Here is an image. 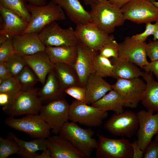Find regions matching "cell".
I'll return each mask as SVG.
<instances>
[{
  "mask_svg": "<svg viewBox=\"0 0 158 158\" xmlns=\"http://www.w3.org/2000/svg\"><path fill=\"white\" fill-rule=\"evenodd\" d=\"M22 57L37 75L39 82L44 85L48 74L54 69L55 65L48 54L45 51H41Z\"/></svg>",
  "mask_w": 158,
  "mask_h": 158,
  "instance_id": "20",
  "label": "cell"
},
{
  "mask_svg": "<svg viewBox=\"0 0 158 158\" xmlns=\"http://www.w3.org/2000/svg\"><path fill=\"white\" fill-rule=\"evenodd\" d=\"M66 93L61 87L53 70L48 74L42 87L38 88L37 97L43 105L65 99Z\"/></svg>",
  "mask_w": 158,
  "mask_h": 158,
  "instance_id": "21",
  "label": "cell"
},
{
  "mask_svg": "<svg viewBox=\"0 0 158 158\" xmlns=\"http://www.w3.org/2000/svg\"><path fill=\"white\" fill-rule=\"evenodd\" d=\"M0 44L8 38L23 34L29 23L14 11L0 6Z\"/></svg>",
  "mask_w": 158,
  "mask_h": 158,
  "instance_id": "14",
  "label": "cell"
},
{
  "mask_svg": "<svg viewBox=\"0 0 158 158\" xmlns=\"http://www.w3.org/2000/svg\"><path fill=\"white\" fill-rule=\"evenodd\" d=\"M119 44L118 57L134 63L142 69L144 65L149 63L145 42H139L128 36Z\"/></svg>",
  "mask_w": 158,
  "mask_h": 158,
  "instance_id": "16",
  "label": "cell"
},
{
  "mask_svg": "<svg viewBox=\"0 0 158 158\" xmlns=\"http://www.w3.org/2000/svg\"><path fill=\"white\" fill-rule=\"evenodd\" d=\"M104 127L114 135L130 138L135 134L139 127L137 113L130 110L115 113L106 122Z\"/></svg>",
  "mask_w": 158,
  "mask_h": 158,
  "instance_id": "10",
  "label": "cell"
},
{
  "mask_svg": "<svg viewBox=\"0 0 158 158\" xmlns=\"http://www.w3.org/2000/svg\"><path fill=\"white\" fill-rule=\"evenodd\" d=\"M75 30L78 40L96 51H99L105 44L114 39L113 35L102 31L92 22L77 25Z\"/></svg>",
  "mask_w": 158,
  "mask_h": 158,
  "instance_id": "13",
  "label": "cell"
},
{
  "mask_svg": "<svg viewBox=\"0 0 158 158\" xmlns=\"http://www.w3.org/2000/svg\"><path fill=\"white\" fill-rule=\"evenodd\" d=\"M38 35L45 47L74 46L79 42L75 30L73 28H63L56 21L52 22L46 25Z\"/></svg>",
  "mask_w": 158,
  "mask_h": 158,
  "instance_id": "6",
  "label": "cell"
},
{
  "mask_svg": "<svg viewBox=\"0 0 158 158\" xmlns=\"http://www.w3.org/2000/svg\"><path fill=\"white\" fill-rule=\"evenodd\" d=\"M53 70L64 91L71 87L81 86L78 76L73 66L58 63H55Z\"/></svg>",
  "mask_w": 158,
  "mask_h": 158,
  "instance_id": "28",
  "label": "cell"
},
{
  "mask_svg": "<svg viewBox=\"0 0 158 158\" xmlns=\"http://www.w3.org/2000/svg\"><path fill=\"white\" fill-rule=\"evenodd\" d=\"M90 7L91 22L106 33L113 32L116 27L123 25L126 20L121 8L108 1Z\"/></svg>",
  "mask_w": 158,
  "mask_h": 158,
  "instance_id": "2",
  "label": "cell"
},
{
  "mask_svg": "<svg viewBox=\"0 0 158 158\" xmlns=\"http://www.w3.org/2000/svg\"><path fill=\"white\" fill-rule=\"evenodd\" d=\"M133 151V158H142L144 157L145 152L142 150L138 145L136 141L131 143Z\"/></svg>",
  "mask_w": 158,
  "mask_h": 158,
  "instance_id": "45",
  "label": "cell"
},
{
  "mask_svg": "<svg viewBox=\"0 0 158 158\" xmlns=\"http://www.w3.org/2000/svg\"><path fill=\"white\" fill-rule=\"evenodd\" d=\"M112 89L118 92L125 101V107L135 108L141 101L145 93L147 85L141 78L118 79L111 85Z\"/></svg>",
  "mask_w": 158,
  "mask_h": 158,
  "instance_id": "12",
  "label": "cell"
},
{
  "mask_svg": "<svg viewBox=\"0 0 158 158\" xmlns=\"http://www.w3.org/2000/svg\"><path fill=\"white\" fill-rule=\"evenodd\" d=\"M144 158H158V140L155 139L149 143L144 154Z\"/></svg>",
  "mask_w": 158,
  "mask_h": 158,
  "instance_id": "41",
  "label": "cell"
},
{
  "mask_svg": "<svg viewBox=\"0 0 158 158\" xmlns=\"http://www.w3.org/2000/svg\"><path fill=\"white\" fill-rule=\"evenodd\" d=\"M147 0L149 1L152 2H153L155 1V0Z\"/></svg>",
  "mask_w": 158,
  "mask_h": 158,
  "instance_id": "53",
  "label": "cell"
},
{
  "mask_svg": "<svg viewBox=\"0 0 158 158\" xmlns=\"http://www.w3.org/2000/svg\"><path fill=\"white\" fill-rule=\"evenodd\" d=\"M111 60L114 66L112 77L117 80L142 76L143 72L134 63L118 57Z\"/></svg>",
  "mask_w": 158,
  "mask_h": 158,
  "instance_id": "25",
  "label": "cell"
},
{
  "mask_svg": "<svg viewBox=\"0 0 158 158\" xmlns=\"http://www.w3.org/2000/svg\"><path fill=\"white\" fill-rule=\"evenodd\" d=\"M94 132L91 128H81L76 123H66L61 129L59 134L69 141L78 150L88 158L96 149L98 141L93 138Z\"/></svg>",
  "mask_w": 158,
  "mask_h": 158,
  "instance_id": "3",
  "label": "cell"
},
{
  "mask_svg": "<svg viewBox=\"0 0 158 158\" xmlns=\"http://www.w3.org/2000/svg\"><path fill=\"white\" fill-rule=\"evenodd\" d=\"M85 87L86 90L85 103L88 104H92L99 100L112 90L111 85L95 73L88 76Z\"/></svg>",
  "mask_w": 158,
  "mask_h": 158,
  "instance_id": "22",
  "label": "cell"
},
{
  "mask_svg": "<svg viewBox=\"0 0 158 158\" xmlns=\"http://www.w3.org/2000/svg\"><path fill=\"white\" fill-rule=\"evenodd\" d=\"M13 76L5 62L0 63V78L4 80Z\"/></svg>",
  "mask_w": 158,
  "mask_h": 158,
  "instance_id": "43",
  "label": "cell"
},
{
  "mask_svg": "<svg viewBox=\"0 0 158 158\" xmlns=\"http://www.w3.org/2000/svg\"><path fill=\"white\" fill-rule=\"evenodd\" d=\"M8 138L16 142L20 148L18 155L24 158H37L39 154L36 152L43 151L47 148V139L35 138L26 141L19 138L11 133H8Z\"/></svg>",
  "mask_w": 158,
  "mask_h": 158,
  "instance_id": "24",
  "label": "cell"
},
{
  "mask_svg": "<svg viewBox=\"0 0 158 158\" xmlns=\"http://www.w3.org/2000/svg\"><path fill=\"white\" fill-rule=\"evenodd\" d=\"M86 91L85 87L80 86L71 87L64 90L65 93L77 100L85 102Z\"/></svg>",
  "mask_w": 158,
  "mask_h": 158,
  "instance_id": "39",
  "label": "cell"
},
{
  "mask_svg": "<svg viewBox=\"0 0 158 158\" xmlns=\"http://www.w3.org/2000/svg\"><path fill=\"white\" fill-rule=\"evenodd\" d=\"M107 111L75 99L70 105L68 120L89 127L100 126L108 116Z\"/></svg>",
  "mask_w": 158,
  "mask_h": 158,
  "instance_id": "7",
  "label": "cell"
},
{
  "mask_svg": "<svg viewBox=\"0 0 158 158\" xmlns=\"http://www.w3.org/2000/svg\"><path fill=\"white\" fill-rule=\"evenodd\" d=\"M152 3L156 7L158 8V2H157L155 1Z\"/></svg>",
  "mask_w": 158,
  "mask_h": 158,
  "instance_id": "51",
  "label": "cell"
},
{
  "mask_svg": "<svg viewBox=\"0 0 158 158\" xmlns=\"http://www.w3.org/2000/svg\"><path fill=\"white\" fill-rule=\"evenodd\" d=\"M70 105L65 99L43 105L39 115L55 134L68 122Z\"/></svg>",
  "mask_w": 158,
  "mask_h": 158,
  "instance_id": "11",
  "label": "cell"
},
{
  "mask_svg": "<svg viewBox=\"0 0 158 158\" xmlns=\"http://www.w3.org/2000/svg\"><path fill=\"white\" fill-rule=\"evenodd\" d=\"M16 77L21 86V90L23 91L33 90L37 83L39 82L37 75L27 65Z\"/></svg>",
  "mask_w": 158,
  "mask_h": 158,
  "instance_id": "30",
  "label": "cell"
},
{
  "mask_svg": "<svg viewBox=\"0 0 158 158\" xmlns=\"http://www.w3.org/2000/svg\"><path fill=\"white\" fill-rule=\"evenodd\" d=\"M142 69L145 72L152 73L158 80V60L149 62L143 66Z\"/></svg>",
  "mask_w": 158,
  "mask_h": 158,
  "instance_id": "42",
  "label": "cell"
},
{
  "mask_svg": "<svg viewBox=\"0 0 158 158\" xmlns=\"http://www.w3.org/2000/svg\"><path fill=\"white\" fill-rule=\"evenodd\" d=\"M27 7L31 14V19L24 34L30 33L38 34L51 22L63 20L66 18L64 11L52 0L44 6H36L29 4H27Z\"/></svg>",
  "mask_w": 158,
  "mask_h": 158,
  "instance_id": "1",
  "label": "cell"
},
{
  "mask_svg": "<svg viewBox=\"0 0 158 158\" xmlns=\"http://www.w3.org/2000/svg\"><path fill=\"white\" fill-rule=\"evenodd\" d=\"M141 110L137 113L139 127L137 133L138 145L145 152L153 136L158 131V112Z\"/></svg>",
  "mask_w": 158,
  "mask_h": 158,
  "instance_id": "15",
  "label": "cell"
},
{
  "mask_svg": "<svg viewBox=\"0 0 158 158\" xmlns=\"http://www.w3.org/2000/svg\"><path fill=\"white\" fill-rule=\"evenodd\" d=\"M19 146L15 140L8 138L0 137V158H6L15 154H18Z\"/></svg>",
  "mask_w": 158,
  "mask_h": 158,
  "instance_id": "33",
  "label": "cell"
},
{
  "mask_svg": "<svg viewBox=\"0 0 158 158\" xmlns=\"http://www.w3.org/2000/svg\"><path fill=\"white\" fill-rule=\"evenodd\" d=\"M5 62L14 76H17L27 65L23 57L16 54Z\"/></svg>",
  "mask_w": 158,
  "mask_h": 158,
  "instance_id": "34",
  "label": "cell"
},
{
  "mask_svg": "<svg viewBox=\"0 0 158 158\" xmlns=\"http://www.w3.org/2000/svg\"><path fill=\"white\" fill-rule=\"evenodd\" d=\"M45 51L54 63H61L73 66L78 54L76 46L46 47Z\"/></svg>",
  "mask_w": 158,
  "mask_h": 158,
  "instance_id": "27",
  "label": "cell"
},
{
  "mask_svg": "<svg viewBox=\"0 0 158 158\" xmlns=\"http://www.w3.org/2000/svg\"><path fill=\"white\" fill-rule=\"evenodd\" d=\"M37 158H51L50 152L47 149L43 150L40 154H38Z\"/></svg>",
  "mask_w": 158,
  "mask_h": 158,
  "instance_id": "49",
  "label": "cell"
},
{
  "mask_svg": "<svg viewBox=\"0 0 158 158\" xmlns=\"http://www.w3.org/2000/svg\"><path fill=\"white\" fill-rule=\"evenodd\" d=\"M65 11L68 18L77 25L91 22L89 12L87 11L80 0H52Z\"/></svg>",
  "mask_w": 158,
  "mask_h": 158,
  "instance_id": "23",
  "label": "cell"
},
{
  "mask_svg": "<svg viewBox=\"0 0 158 158\" xmlns=\"http://www.w3.org/2000/svg\"><path fill=\"white\" fill-rule=\"evenodd\" d=\"M27 2L26 0H0V6L14 11L29 23L31 14L27 9Z\"/></svg>",
  "mask_w": 158,
  "mask_h": 158,
  "instance_id": "31",
  "label": "cell"
},
{
  "mask_svg": "<svg viewBox=\"0 0 158 158\" xmlns=\"http://www.w3.org/2000/svg\"><path fill=\"white\" fill-rule=\"evenodd\" d=\"M132 0H109L111 4L115 7L121 8L126 4Z\"/></svg>",
  "mask_w": 158,
  "mask_h": 158,
  "instance_id": "46",
  "label": "cell"
},
{
  "mask_svg": "<svg viewBox=\"0 0 158 158\" xmlns=\"http://www.w3.org/2000/svg\"><path fill=\"white\" fill-rule=\"evenodd\" d=\"M125 100L117 91L112 89L101 98L93 103L91 105L105 111H112L118 114L124 111Z\"/></svg>",
  "mask_w": 158,
  "mask_h": 158,
  "instance_id": "29",
  "label": "cell"
},
{
  "mask_svg": "<svg viewBox=\"0 0 158 158\" xmlns=\"http://www.w3.org/2000/svg\"><path fill=\"white\" fill-rule=\"evenodd\" d=\"M76 47L78 54L73 67L78 76L80 86L85 87L88 76L95 73L94 61L98 51L92 50L79 40Z\"/></svg>",
  "mask_w": 158,
  "mask_h": 158,
  "instance_id": "17",
  "label": "cell"
},
{
  "mask_svg": "<svg viewBox=\"0 0 158 158\" xmlns=\"http://www.w3.org/2000/svg\"><path fill=\"white\" fill-rule=\"evenodd\" d=\"M109 0H83L85 4L90 6L108 1Z\"/></svg>",
  "mask_w": 158,
  "mask_h": 158,
  "instance_id": "48",
  "label": "cell"
},
{
  "mask_svg": "<svg viewBox=\"0 0 158 158\" xmlns=\"http://www.w3.org/2000/svg\"><path fill=\"white\" fill-rule=\"evenodd\" d=\"M21 90V86L16 76L4 80L0 84V92H6L15 95Z\"/></svg>",
  "mask_w": 158,
  "mask_h": 158,
  "instance_id": "35",
  "label": "cell"
},
{
  "mask_svg": "<svg viewBox=\"0 0 158 158\" xmlns=\"http://www.w3.org/2000/svg\"><path fill=\"white\" fill-rule=\"evenodd\" d=\"M16 54L10 37L0 44V63L5 62Z\"/></svg>",
  "mask_w": 158,
  "mask_h": 158,
  "instance_id": "37",
  "label": "cell"
},
{
  "mask_svg": "<svg viewBox=\"0 0 158 158\" xmlns=\"http://www.w3.org/2000/svg\"><path fill=\"white\" fill-rule=\"evenodd\" d=\"M119 44L114 39L105 44L99 51V54L107 58L118 57Z\"/></svg>",
  "mask_w": 158,
  "mask_h": 158,
  "instance_id": "36",
  "label": "cell"
},
{
  "mask_svg": "<svg viewBox=\"0 0 158 158\" xmlns=\"http://www.w3.org/2000/svg\"><path fill=\"white\" fill-rule=\"evenodd\" d=\"M151 73L143 72L142 76L147 87L141 101L147 111L158 112V82L153 78Z\"/></svg>",
  "mask_w": 158,
  "mask_h": 158,
  "instance_id": "26",
  "label": "cell"
},
{
  "mask_svg": "<svg viewBox=\"0 0 158 158\" xmlns=\"http://www.w3.org/2000/svg\"><path fill=\"white\" fill-rule=\"evenodd\" d=\"M94 69L95 73L102 78L111 77L114 66L111 60L100 54L99 52L94 61Z\"/></svg>",
  "mask_w": 158,
  "mask_h": 158,
  "instance_id": "32",
  "label": "cell"
},
{
  "mask_svg": "<svg viewBox=\"0 0 158 158\" xmlns=\"http://www.w3.org/2000/svg\"><path fill=\"white\" fill-rule=\"evenodd\" d=\"M31 4L38 6H43L47 4V0H26Z\"/></svg>",
  "mask_w": 158,
  "mask_h": 158,
  "instance_id": "47",
  "label": "cell"
},
{
  "mask_svg": "<svg viewBox=\"0 0 158 158\" xmlns=\"http://www.w3.org/2000/svg\"><path fill=\"white\" fill-rule=\"evenodd\" d=\"M153 40H158V29L153 35Z\"/></svg>",
  "mask_w": 158,
  "mask_h": 158,
  "instance_id": "50",
  "label": "cell"
},
{
  "mask_svg": "<svg viewBox=\"0 0 158 158\" xmlns=\"http://www.w3.org/2000/svg\"><path fill=\"white\" fill-rule=\"evenodd\" d=\"M51 158H86L67 139L59 134L47 139Z\"/></svg>",
  "mask_w": 158,
  "mask_h": 158,
  "instance_id": "18",
  "label": "cell"
},
{
  "mask_svg": "<svg viewBox=\"0 0 158 158\" xmlns=\"http://www.w3.org/2000/svg\"><path fill=\"white\" fill-rule=\"evenodd\" d=\"M98 144L96 149L97 158H133L131 143L122 137L120 139L107 138L98 135Z\"/></svg>",
  "mask_w": 158,
  "mask_h": 158,
  "instance_id": "9",
  "label": "cell"
},
{
  "mask_svg": "<svg viewBox=\"0 0 158 158\" xmlns=\"http://www.w3.org/2000/svg\"><path fill=\"white\" fill-rule=\"evenodd\" d=\"M145 24V30L141 33L132 36L133 39L139 42H145L148 36L153 35L158 29V21L156 22L154 24L150 22Z\"/></svg>",
  "mask_w": 158,
  "mask_h": 158,
  "instance_id": "38",
  "label": "cell"
},
{
  "mask_svg": "<svg viewBox=\"0 0 158 158\" xmlns=\"http://www.w3.org/2000/svg\"><path fill=\"white\" fill-rule=\"evenodd\" d=\"M14 95L7 93L0 92V105L2 107L7 106L10 102Z\"/></svg>",
  "mask_w": 158,
  "mask_h": 158,
  "instance_id": "44",
  "label": "cell"
},
{
  "mask_svg": "<svg viewBox=\"0 0 158 158\" xmlns=\"http://www.w3.org/2000/svg\"><path fill=\"white\" fill-rule=\"evenodd\" d=\"M38 89L36 87L30 91L18 92L8 105L2 107L4 113L9 116H14L39 114L43 104L37 97Z\"/></svg>",
  "mask_w": 158,
  "mask_h": 158,
  "instance_id": "4",
  "label": "cell"
},
{
  "mask_svg": "<svg viewBox=\"0 0 158 158\" xmlns=\"http://www.w3.org/2000/svg\"><path fill=\"white\" fill-rule=\"evenodd\" d=\"M155 139L158 140V131L156 135V136L155 137Z\"/></svg>",
  "mask_w": 158,
  "mask_h": 158,
  "instance_id": "52",
  "label": "cell"
},
{
  "mask_svg": "<svg viewBox=\"0 0 158 158\" xmlns=\"http://www.w3.org/2000/svg\"><path fill=\"white\" fill-rule=\"evenodd\" d=\"M12 41L16 54L22 56L45 51L46 47L37 33H27L14 36L12 37Z\"/></svg>",
  "mask_w": 158,
  "mask_h": 158,
  "instance_id": "19",
  "label": "cell"
},
{
  "mask_svg": "<svg viewBox=\"0 0 158 158\" xmlns=\"http://www.w3.org/2000/svg\"><path fill=\"white\" fill-rule=\"evenodd\" d=\"M121 9L126 20L137 24L158 21V8L147 0H132Z\"/></svg>",
  "mask_w": 158,
  "mask_h": 158,
  "instance_id": "8",
  "label": "cell"
},
{
  "mask_svg": "<svg viewBox=\"0 0 158 158\" xmlns=\"http://www.w3.org/2000/svg\"><path fill=\"white\" fill-rule=\"evenodd\" d=\"M146 51L147 56L151 61L158 60V40L150 41L146 43Z\"/></svg>",
  "mask_w": 158,
  "mask_h": 158,
  "instance_id": "40",
  "label": "cell"
},
{
  "mask_svg": "<svg viewBox=\"0 0 158 158\" xmlns=\"http://www.w3.org/2000/svg\"><path fill=\"white\" fill-rule=\"evenodd\" d=\"M5 122L9 127L23 132L32 138L47 139L49 137L51 128L39 114H28L19 118L10 116Z\"/></svg>",
  "mask_w": 158,
  "mask_h": 158,
  "instance_id": "5",
  "label": "cell"
}]
</instances>
